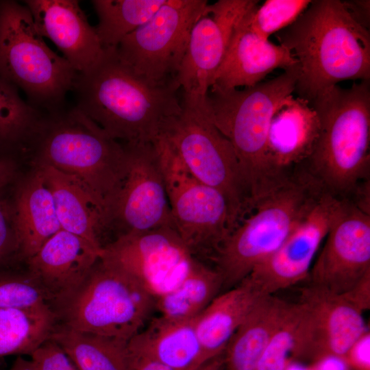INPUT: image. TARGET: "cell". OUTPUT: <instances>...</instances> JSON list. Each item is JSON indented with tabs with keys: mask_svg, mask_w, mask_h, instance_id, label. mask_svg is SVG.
I'll use <instances>...</instances> for the list:
<instances>
[{
	"mask_svg": "<svg viewBox=\"0 0 370 370\" xmlns=\"http://www.w3.org/2000/svg\"><path fill=\"white\" fill-rule=\"evenodd\" d=\"M175 81L152 85L105 49L88 71L77 74L72 90L77 109L110 137L124 144L154 143L169 118L182 110Z\"/></svg>",
	"mask_w": 370,
	"mask_h": 370,
	"instance_id": "obj_1",
	"label": "cell"
},
{
	"mask_svg": "<svg viewBox=\"0 0 370 370\" xmlns=\"http://www.w3.org/2000/svg\"><path fill=\"white\" fill-rule=\"evenodd\" d=\"M275 36L297 60L295 91L310 103L342 81L370 79L369 31L352 17L342 1H312Z\"/></svg>",
	"mask_w": 370,
	"mask_h": 370,
	"instance_id": "obj_2",
	"label": "cell"
},
{
	"mask_svg": "<svg viewBox=\"0 0 370 370\" xmlns=\"http://www.w3.org/2000/svg\"><path fill=\"white\" fill-rule=\"evenodd\" d=\"M298 76L297 64L242 90L211 86L204 100L206 114L233 147L251 210L290 177L272 166L267 143L272 117L282 100L295 92Z\"/></svg>",
	"mask_w": 370,
	"mask_h": 370,
	"instance_id": "obj_3",
	"label": "cell"
},
{
	"mask_svg": "<svg viewBox=\"0 0 370 370\" xmlns=\"http://www.w3.org/2000/svg\"><path fill=\"white\" fill-rule=\"evenodd\" d=\"M34 164L51 166L76 177L99 206L103 229L126 177L124 144L110 137L75 106L45 112L29 149Z\"/></svg>",
	"mask_w": 370,
	"mask_h": 370,
	"instance_id": "obj_4",
	"label": "cell"
},
{
	"mask_svg": "<svg viewBox=\"0 0 370 370\" xmlns=\"http://www.w3.org/2000/svg\"><path fill=\"white\" fill-rule=\"evenodd\" d=\"M310 105L319 132L306 169L327 193L349 199L369 171L370 79L332 86Z\"/></svg>",
	"mask_w": 370,
	"mask_h": 370,
	"instance_id": "obj_5",
	"label": "cell"
},
{
	"mask_svg": "<svg viewBox=\"0 0 370 370\" xmlns=\"http://www.w3.org/2000/svg\"><path fill=\"white\" fill-rule=\"evenodd\" d=\"M325 192L303 169L262 199L230 233L213 260L223 288L239 284L287 238Z\"/></svg>",
	"mask_w": 370,
	"mask_h": 370,
	"instance_id": "obj_6",
	"label": "cell"
},
{
	"mask_svg": "<svg viewBox=\"0 0 370 370\" xmlns=\"http://www.w3.org/2000/svg\"><path fill=\"white\" fill-rule=\"evenodd\" d=\"M77 73L52 51L24 4L0 0V79L25 94L27 102L45 112L66 104Z\"/></svg>",
	"mask_w": 370,
	"mask_h": 370,
	"instance_id": "obj_7",
	"label": "cell"
},
{
	"mask_svg": "<svg viewBox=\"0 0 370 370\" xmlns=\"http://www.w3.org/2000/svg\"><path fill=\"white\" fill-rule=\"evenodd\" d=\"M54 308L58 322L71 329L129 341L143 330L156 300L100 257L78 288Z\"/></svg>",
	"mask_w": 370,
	"mask_h": 370,
	"instance_id": "obj_8",
	"label": "cell"
},
{
	"mask_svg": "<svg viewBox=\"0 0 370 370\" xmlns=\"http://www.w3.org/2000/svg\"><path fill=\"white\" fill-rule=\"evenodd\" d=\"M204 99L183 96L180 112L165 121L160 136L195 177L223 194L234 229L250 210L249 197L233 147L206 114Z\"/></svg>",
	"mask_w": 370,
	"mask_h": 370,
	"instance_id": "obj_9",
	"label": "cell"
},
{
	"mask_svg": "<svg viewBox=\"0 0 370 370\" xmlns=\"http://www.w3.org/2000/svg\"><path fill=\"white\" fill-rule=\"evenodd\" d=\"M154 143L175 229L195 257L213 258L234 230L227 200L190 173L164 137Z\"/></svg>",
	"mask_w": 370,
	"mask_h": 370,
	"instance_id": "obj_10",
	"label": "cell"
},
{
	"mask_svg": "<svg viewBox=\"0 0 370 370\" xmlns=\"http://www.w3.org/2000/svg\"><path fill=\"white\" fill-rule=\"evenodd\" d=\"M208 5L206 0H166L119 43V60L152 85L174 82L192 27Z\"/></svg>",
	"mask_w": 370,
	"mask_h": 370,
	"instance_id": "obj_11",
	"label": "cell"
},
{
	"mask_svg": "<svg viewBox=\"0 0 370 370\" xmlns=\"http://www.w3.org/2000/svg\"><path fill=\"white\" fill-rule=\"evenodd\" d=\"M100 257L128 274L155 300L176 288L197 260L173 225L119 236L103 246Z\"/></svg>",
	"mask_w": 370,
	"mask_h": 370,
	"instance_id": "obj_12",
	"label": "cell"
},
{
	"mask_svg": "<svg viewBox=\"0 0 370 370\" xmlns=\"http://www.w3.org/2000/svg\"><path fill=\"white\" fill-rule=\"evenodd\" d=\"M300 318L292 360L310 365L328 358H345L368 330L363 312L334 294L312 285L301 291Z\"/></svg>",
	"mask_w": 370,
	"mask_h": 370,
	"instance_id": "obj_13",
	"label": "cell"
},
{
	"mask_svg": "<svg viewBox=\"0 0 370 370\" xmlns=\"http://www.w3.org/2000/svg\"><path fill=\"white\" fill-rule=\"evenodd\" d=\"M124 145L127 173L107 215L105 229L116 228L118 238L173 225L155 143Z\"/></svg>",
	"mask_w": 370,
	"mask_h": 370,
	"instance_id": "obj_14",
	"label": "cell"
},
{
	"mask_svg": "<svg viewBox=\"0 0 370 370\" xmlns=\"http://www.w3.org/2000/svg\"><path fill=\"white\" fill-rule=\"evenodd\" d=\"M343 200L324 192L283 243L244 280L267 296L306 279Z\"/></svg>",
	"mask_w": 370,
	"mask_h": 370,
	"instance_id": "obj_15",
	"label": "cell"
},
{
	"mask_svg": "<svg viewBox=\"0 0 370 370\" xmlns=\"http://www.w3.org/2000/svg\"><path fill=\"white\" fill-rule=\"evenodd\" d=\"M325 239L309 273L310 285L343 294L370 271V213L344 199Z\"/></svg>",
	"mask_w": 370,
	"mask_h": 370,
	"instance_id": "obj_16",
	"label": "cell"
},
{
	"mask_svg": "<svg viewBox=\"0 0 370 370\" xmlns=\"http://www.w3.org/2000/svg\"><path fill=\"white\" fill-rule=\"evenodd\" d=\"M257 0H219L207 5L193 25L175 81L189 98L204 99L213 84L232 32Z\"/></svg>",
	"mask_w": 370,
	"mask_h": 370,
	"instance_id": "obj_17",
	"label": "cell"
},
{
	"mask_svg": "<svg viewBox=\"0 0 370 370\" xmlns=\"http://www.w3.org/2000/svg\"><path fill=\"white\" fill-rule=\"evenodd\" d=\"M40 34L51 40L77 74L91 69L105 49L77 0H27Z\"/></svg>",
	"mask_w": 370,
	"mask_h": 370,
	"instance_id": "obj_18",
	"label": "cell"
},
{
	"mask_svg": "<svg viewBox=\"0 0 370 370\" xmlns=\"http://www.w3.org/2000/svg\"><path fill=\"white\" fill-rule=\"evenodd\" d=\"M101 251L85 239L61 230L26 260L27 271L38 279L55 308L83 283Z\"/></svg>",
	"mask_w": 370,
	"mask_h": 370,
	"instance_id": "obj_19",
	"label": "cell"
},
{
	"mask_svg": "<svg viewBox=\"0 0 370 370\" xmlns=\"http://www.w3.org/2000/svg\"><path fill=\"white\" fill-rule=\"evenodd\" d=\"M244 16L232 32L212 86L224 89L251 87L262 82L276 69L285 71L298 64L286 47L264 39L251 30Z\"/></svg>",
	"mask_w": 370,
	"mask_h": 370,
	"instance_id": "obj_20",
	"label": "cell"
},
{
	"mask_svg": "<svg viewBox=\"0 0 370 370\" xmlns=\"http://www.w3.org/2000/svg\"><path fill=\"white\" fill-rule=\"evenodd\" d=\"M319 132L317 112L306 99L293 95L276 109L269 127L267 151L272 166L289 176L288 167L305 162L311 154Z\"/></svg>",
	"mask_w": 370,
	"mask_h": 370,
	"instance_id": "obj_21",
	"label": "cell"
},
{
	"mask_svg": "<svg viewBox=\"0 0 370 370\" xmlns=\"http://www.w3.org/2000/svg\"><path fill=\"white\" fill-rule=\"evenodd\" d=\"M196 317L177 320L160 315L129 340V349L173 370H197L206 362Z\"/></svg>",
	"mask_w": 370,
	"mask_h": 370,
	"instance_id": "obj_22",
	"label": "cell"
},
{
	"mask_svg": "<svg viewBox=\"0 0 370 370\" xmlns=\"http://www.w3.org/2000/svg\"><path fill=\"white\" fill-rule=\"evenodd\" d=\"M35 167L18 186L12 203L18 254L25 261L62 230L52 195L41 171Z\"/></svg>",
	"mask_w": 370,
	"mask_h": 370,
	"instance_id": "obj_23",
	"label": "cell"
},
{
	"mask_svg": "<svg viewBox=\"0 0 370 370\" xmlns=\"http://www.w3.org/2000/svg\"><path fill=\"white\" fill-rule=\"evenodd\" d=\"M41 171L52 195L62 230L75 234L102 249L101 211L86 188L74 176L51 166L35 164Z\"/></svg>",
	"mask_w": 370,
	"mask_h": 370,
	"instance_id": "obj_24",
	"label": "cell"
},
{
	"mask_svg": "<svg viewBox=\"0 0 370 370\" xmlns=\"http://www.w3.org/2000/svg\"><path fill=\"white\" fill-rule=\"evenodd\" d=\"M292 304L273 295L260 297L224 352V370H254Z\"/></svg>",
	"mask_w": 370,
	"mask_h": 370,
	"instance_id": "obj_25",
	"label": "cell"
},
{
	"mask_svg": "<svg viewBox=\"0 0 370 370\" xmlns=\"http://www.w3.org/2000/svg\"><path fill=\"white\" fill-rule=\"evenodd\" d=\"M262 297L244 280L217 295L197 316L195 327L206 362L224 353L236 330Z\"/></svg>",
	"mask_w": 370,
	"mask_h": 370,
	"instance_id": "obj_26",
	"label": "cell"
},
{
	"mask_svg": "<svg viewBox=\"0 0 370 370\" xmlns=\"http://www.w3.org/2000/svg\"><path fill=\"white\" fill-rule=\"evenodd\" d=\"M50 338L61 347L78 370H128L129 341L76 330L59 322Z\"/></svg>",
	"mask_w": 370,
	"mask_h": 370,
	"instance_id": "obj_27",
	"label": "cell"
},
{
	"mask_svg": "<svg viewBox=\"0 0 370 370\" xmlns=\"http://www.w3.org/2000/svg\"><path fill=\"white\" fill-rule=\"evenodd\" d=\"M58 323L51 304L0 308V358L31 355L50 338Z\"/></svg>",
	"mask_w": 370,
	"mask_h": 370,
	"instance_id": "obj_28",
	"label": "cell"
},
{
	"mask_svg": "<svg viewBox=\"0 0 370 370\" xmlns=\"http://www.w3.org/2000/svg\"><path fill=\"white\" fill-rule=\"evenodd\" d=\"M223 288L219 271L198 260L173 290L156 299V309L166 318L185 320L196 317Z\"/></svg>",
	"mask_w": 370,
	"mask_h": 370,
	"instance_id": "obj_29",
	"label": "cell"
},
{
	"mask_svg": "<svg viewBox=\"0 0 370 370\" xmlns=\"http://www.w3.org/2000/svg\"><path fill=\"white\" fill-rule=\"evenodd\" d=\"M44 114L23 100L15 86L0 79V154L29 150Z\"/></svg>",
	"mask_w": 370,
	"mask_h": 370,
	"instance_id": "obj_30",
	"label": "cell"
},
{
	"mask_svg": "<svg viewBox=\"0 0 370 370\" xmlns=\"http://www.w3.org/2000/svg\"><path fill=\"white\" fill-rule=\"evenodd\" d=\"M166 0H93L99 23L95 30L104 49L116 48L122 40L148 21Z\"/></svg>",
	"mask_w": 370,
	"mask_h": 370,
	"instance_id": "obj_31",
	"label": "cell"
},
{
	"mask_svg": "<svg viewBox=\"0 0 370 370\" xmlns=\"http://www.w3.org/2000/svg\"><path fill=\"white\" fill-rule=\"evenodd\" d=\"M311 0H267L249 10L243 18L254 33L269 40L272 34L293 24L307 9Z\"/></svg>",
	"mask_w": 370,
	"mask_h": 370,
	"instance_id": "obj_32",
	"label": "cell"
},
{
	"mask_svg": "<svg viewBox=\"0 0 370 370\" xmlns=\"http://www.w3.org/2000/svg\"><path fill=\"white\" fill-rule=\"evenodd\" d=\"M53 302L38 279L25 273H0V308H27Z\"/></svg>",
	"mask_w": 370,
	"mask_h": 370,
	"instance_id": "obj_33",
	"label": "cell"
},
{
	"mask_svg": "<svg viewBox=\"0 0 370 370\" xmlns=\"http://www.w3.org/2000/svg\"><path fill=\"white\" fill-rule=\"evenodd\" d=\"M299 318V304H292L288 314L271 338L254 370H286L292 360Z\"/></svg>",
	"mask_w": 370,
	"mask_h": 370,
	"instance_id": "obj_34",
	"label": "cell"
},
{
	"mask_svg": "<svg viewBox=\"0 0 370 370\" xmlns=\"http://www.w3.org/2000/svg\"><path fill=\"white\" fill-rule=\"evenodd\" d=\"M18 252L13 204L0 196V264Z\"/></svg>",
	"mask_w": 370,
	"mask_h": 370,
	"instance_id": "obj_35",
	"label": "cell"
},
{
	"mask_svg": "<svg viewBox=\"0 0 370 370\" xmlns=\"http://www.w3.org/2000/svg\"><path fill=\"white\" fill-rule=\"evenodd\" d=\"M30 356L36 370H78L61 347L50 338Z\"/></svg>",
	"mask_w": 370,
	"mask_h": 370,
	"instance_id": "obj_36",
	"label": "cell"
},
{
	"mask_svg": "<svg viewBox=\"0 0 370 370\" xmlns=\"http://www.w3.org/2000/svg\"><path fill=\"white\" fill-rule=\"evenodd\" d=\"M370 332L369 329L347 352L345 360L351 370H370Z\"/></svg>",
	"mask_w": 370,
	"mask_h": 370,
	"instance_id": "obj_37",
	"label": "cell"
},
{
	"mask_svg": "<svg viewBox=\"0 0 370 370\" xmlns=\"http://www.w3.org/2000/svg\"><path fill=\"white\" fill-rule=\"evenodd\" d=\"M341 295L361 312L369 310L370 308V271L365 273L349 290Z\"/></svg>",
	"mask_w": 370,
	"mask_h": 370,
	"instance_id": "obj_38",
	"label": "cell"
},
{
	"mask_svg": "<svg viewBox=\"0 0 370 370\" xmlns=\"http://www.w3.org/2000/svg\"><path fill=\"white\" fill-rule=\"evenodd\" d=\"M352 17L360 25L369 29L370 1L368 0L344 1Z\"/></svg>",
	"mask_w": 370,
	"mask_h": 370,
	"instance_id": "obj_39",
	"label": "cell"
},
{
	"mask_svg": "<svg viewBox=\"0 0 370 370\" xmlns=\"http://www.w3.org/2000/svg\"><path fill=\"white\" fill-rule=\"evenodd\" d=\"M130 362L128 370H173L156 361L135 354L130 350Z\"/></svg>",
	"mask_w": 370,
	"mask_h": 370,
	"instance_id": "obj_40",
	"label": "cell"
},
{
	"mask_svg": "<svg viewBox=\"0 0 370 370\" xmlns=\"http://www.w3.org/2000/svg\"><path fill=\"white\" fill-rule=\"evenodd\" d=\"M16 164L10 157H0V188L8 184L16 173Z\"/></svg>",
	"mask_w": 370,
	"mask_h": 370,
	"instance_id": "obj_41",
	"label": "cell"
},
{
	"mask_svg": "<svg viewBox=\"0 0 370 370\" xmlns=\"http://www.w3.org/2000/svg\"><path fill=\"white\" fill-rule=\"evenodd\" d=\"M310 370H351L345 360L328 358L310 365Z\"/></svg>",
	"mask_w": 370,
	"mask_h": 370,
	"instance_id": "obj_42",
	"label": "cell"
},
{
	"mask_svg": "<svg viewBox=\"0 0 370 370\" xmlns=\"http://www.w3.org/2000/svg\"><path fill=\"white\" fill-rule=\"evenodd\" d=\"M219 355L200 367L197 370H224V356Z\"/></svg>",
	"mask_w": 370,
	"mask_h": 370,
	"instance_id": "obj_43",
	"label": "cell"
},
{
	"mask_svg": "<svg viewBox=\"0 0 370 370\" xmlns=\"http://www.w3.org/2000/svg\"><path fill=\"white\" fill-rule=\"evenodd\" d=\"M8 370H36L32 360L18 356Z\"/></svg>",
	"mask_w": 370,
	"mask_h": 370,
	"instance_id": "obj_44",
	"label": "cell"
},
{
	"mask_svg": "<svg viewBox=\"0 0 370 370\" xmlns=\"http://www.w3.org/2000/svg\"><path fill=\"white\" fill-rule=\"evenodd\" d=\"M2 359H3V358H0V367H1V365H2V362H3Z\"/></svg>",
	"mask_w": 370,
	"mask_h": 370,
	"instance_id": "obj_45",
	"label": "cell"
}]
</instances>
